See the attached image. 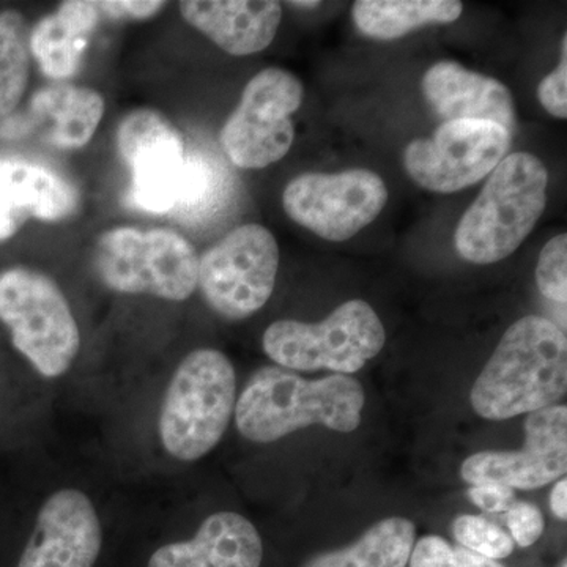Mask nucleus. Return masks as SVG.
I'll return each mask as SVG.
<instances>
[{
	"label": "nucleus",
	"mask_w": 567,
	"mask_h": 567,
	"mask_svg": "<svg viewBox=\"0 0 567 567\" xmlns=\"http://www.w3.org/2000/svg\"><path fill=\"white\" fill-rule=\"evenodd\" d=\"M566 391V334L546 317L527 316L507 328L470 402L481 417L505 421L557 405Z\"/></svg>",
	"instance_id": "1"
},
{
	"label": "nucleus",
	"mask_w": 567,
	"mask_h": 567,
	"mask_svg": "<svg viewBox=\"0 0 567 567\" xmlns=\"http://www.w3.org/2000/svg\"><path fill=\"white\" fill-rule=\"evenodd\" d=\"M364 390L353 377L308 380L279 365L254 372L237 398L235 424L244 439L274 443L311 425L353 432L361 423Z\"/></svg>",
	"instance_id": "2"
},
{
	"label": "nucleus",
	"mask_w": 567,
	"mask_h": 567,
	"mask_svg": "<svg viewBox=\"0 0 567 567\" xmlns=\"http://www.w3.org/2000/svg\"><path fill=\"white\" fill-rule=\"evenodd\" d=\"M547 186V169L537 156L507 155L457 224L462 259L491 265L516 251L546 210Z\"/></svg>",
	"instance_id": "3"
},
{
	"label": "nucleus",
	"mask_w": 567,
	"mask_h": 567,
	"mask_svg": "<svg viewBox=\"0 0 567 567\" xmlns=\"http://www.w3.org/2000/svg\"><path fill=\"white\" fill-rule=\"evenodd\" d=\"M237 404L233 361L216 349L186 354L171 377L158 417L164 451L175 461L196 462L221 442Z\"/></svg>",
	"instance_id": "4"
},
{
	"label": "nucleus",
	"mask_w": 567,
	"mask_h": 567,
	"mask_svg": "<svg viewBox=\"0 0 567 567\" xmlns=\"http://www.w3.org/2000/svg\"><path fill=\"white\" fill-rule=\"evenodd\" d=\"M0 323L11 347L44 379L65 375L80 353V327L65 295L33 268L0 271Z\"/></svg>",
	"instance_id": "5"
},
{
	"label": "nucleus",
	"mask_w": 567,
	"mask_h": 567,
	"mask_svg": "<svg viewBox=\"0 0 567 567\" xmlns=\"http://www.w3.org/2000/svg\"><path fill=\"white\" fill-rule=\"evenodd\" d=\"M382 320L371 305L350 300L319 323L278 320L265 330L264 352L287 371L320 369L349 375L385 347Z\"/></svg>",
	"instance_id": "6"
},
{
	"label": "nucleus",
	"mask_w": 567,
	"mask_h": 567,
	"mask_svg": "<svg viewBox=\"0 0 567 567\" xmlns=\"http://www.w3.org/2000/svg\"><path fill=\"white\" fill-rule=\"evenodd\" d=\"M95 270L114 292L181 303L197 289L199 256L175 230L117 227L100 237Z\"/></svg>",
	"instance_id": "7"
},
{
	"label": "nucleus",
	"mask_w": 567,
	"mask_h": 567,
	"mask_svg": "<svg viewBox=\"0 0 567 567\" xmlns=\"http://www.w3.org/2000/svg\"><path fill=\"white\" fill-rule=\"evenodd\" d=\"M278 270L275 235L260 224H244L199 257L197 287L216 315L245 320L268 303Z\"/></svg>",
	"instance_id": "8"
},
{
	"label": "nucleus",
	"mask_w": 567,
	"mask_h": 567,
	"mask_svg": "<svg viewBox=\"0 0 567 567\" xmlns=\"http://www.w3.org/2000/svg\"><path fill=\"white\" fill-rule=\"evenodd\" d=\"M303 95V84L290 71L257 73L219 134L227 158L240 169H264L281 162L295 140L290 115L300 110Z\"/></svg>",
	"instance_id": "9"
},
{
	"label": "nucleus",
	"mask_w": 567,
	"mask_h": 567,
	"mask_svg": "<svg viewBox=\"0 0 567 567\" xmlns=\"http://www.w3.org/2000/svg\"><path fill=\"white\" fill-rule=\"evenodd\" d=\"M513 133L498 123L451 121L406 145V174L427 192L451 194L483 181L506 158Z\"/></svg>",
	"instance_id": "10"
},
{
	"label": "nucleus",
	"mask_w": 567,
	"mask_h": 567,
	"mask_svg": "<svg viewBox=\"0 0 567 567\" xmlns=\"http://www.w3.org/2000/svg\"><path fill=\"white\" fill-rule=\"evenodd\" d=\"M388 203L385 182L368 169L298 175L282 193L293 223L328 241H347L375 221Z\"/></svg>",
	"instance_id": "11"
},
{
	"label": "nucleus",
	"mask_w": 567,
	"mask_h": 567,
	"mask_svg": "<svg viewBox=\"0 0 567 567\" xmlns=\"http://www.w3.org/2000/svg\"><path fill=\"white\" fill-rule=\"evenodd\" d=\"M117 152L132 171L130 203L152 213L181 204L188 159L181 132L153 110L130 112L118 125Z\"/></svg>",
	"instance_id": "12"
},
{
	"label": "nucleus",
	"mask_w": 567,
	"mask_h": 567,
	"mask_svg": "<svg viewBox=\"0 0 567 567\" xmlns=\"http://www.w3.org/2000/svg\"><path fill=\"white\" fill-rule=\"evenodd\" d=\"M567 472V409L529 413L522 451H483L465 458L461 476L472 486L499 484L520 491L548 486Z\"/></svg>",
	"instance_id": "13"
},
{
	"label": "nucleus",
	"mask_w": 567,
	"mask_h": 567,
	"mask_svg": "<svg viewBox=\"0 0 567 567\" xmlns=\"http://www.w3.org/2000/svg\"><path fill=\"white\" fill-rule=\"evenodd\" d=\"M103 548L99 511L80 488L47 496L13 567H95Z\"/></svg>",
	"instance_id": "14"
},
{
	"label": "nucleus",
	"mask_w": 567,
	"mask_h": 567,
	"mask_svg": "<svg viewBox=\"0 0 567 567\" xmlns=\"http://www.w3.org/2000/svg\"><path fill=\"white\" fill-rule=\"evenodd\" d=\"M80 207V194L54 171L20 158H0V241L29 218L55 223Z\"/></svg>",
	"instance_id": "15"
},
{
	"label": "nucleus",
	"mask_w": 567,
	"mask_h": 567,
	"mask_svg": "<svg viewBox=\"0 0 567 567\" xmlns=\"http://www.w3.org/2000/svg\"><path fill=\"white\" fill-rule=\"evenodd\" d=\"M421 87L427 103L446 122H494L513 133V93L494 78L466 70L457 62L442 61L425 71Z\"/></svg>",
	"instance_id": "16"
},
{
	"label": "nucleus",
	"mask_w": 567,
	"mask_h": 567,
	"mask_svg": "<svg viewBox=\"0 0 567 567\" xmlns=\"http://www.w3.org/2000/svg\"><path fill=\"white\" fill-rule=\"evenodd\" d=\"M178 7L183 20L237 58L267 50L282 20L276 0H185Z\"/></svg>",
	"instance_id": "17"
},
{
	"label": "nucleus",
	"mask_w": 567,
	"mask_h": 567,
	"mask_svg": "<svg viewBox=\"0 0 567 567\" xmlns=\"http://www.w3.org/2000/svg\"><path fill=\"white\" fill-rule=\"evenodd\" d=\"M262 537L238 513L223 511L205 518L188 540L153 551L147 567H260Z\"/></svg>",
	"instance_id": "18"
},
{
	"label": "nucleus",
	"mask_w": 567,
	"mask_h": 567,
	"mask_svg": "<svg viewBox=\"0 0 567 567\" xmlns=\"http://www.w3.org/2000/svg\"><path fill=\"white\" fill-rule=\"evenodd\" d=\"M102 20L96 2L66 0L29 32V52L44 76L66 82L80 71L82 54Z\"/></svg>",
	"instance_id": "19"
},
{
	"label": "nucleus",
	"mask_w": 567,
	"mask_h": 567,
	"mask_svg": "<svg viewBox=\"0 0 567 567\" xmlns=\"http://www.w3.org/2000/svg\"><path fill=\"white\" fill-rule=\"evenodd\" d=\"M33 115L50 123L48 141L62 151L81 148L92 141L104 114L102 93L70 82H58L37 92Z\"/></svg>",
	"instance_id": "20"
},
{
	"label": "nucleus",
	"mask_w": 567,
	"mask_h": 567,
	"mask_svg": "<svg viewBox=\"0 0 567 567\" xmlns=\"http://www.w3.org/2000/svg\"><path fill=\"white\" fill-rule=\"evenodd\" d=\"M457 0H360L352 17L358 31L369 39L398 40L429 24H450L461 18Z\"/></svg>",
	"instance_id": "21"
},
{
	"label": "nucleus",
	"mask_w": 567,
	"mask_h": 567,
	"mask_svg": "<svg viewBox=\"0 0 567 567\" xmlns=\"http://www.w3.org/2000/svg\"><path fill=\"white\" fill-rule=\"evenodd\" d=\"M415 536V525L406 518H385L352 546L317 555L303 567H406Z\"/></svg>",
	"instance_id": "22"
},
{
	"label": "nucleus",
	"mask_w": 567,
	"mask_h": 567,
	"mask_svg": "<svg viewBox=\"0 0 567 567\" xmlns=\"http://www.w3.org/2000/svg\"><path fill=\"white\" fill-rule=\"evenodd\" d=\"M31 52L24 17L18 10L0 11V118L20 104L29 82Z\"/></svg>",
	"instance_id": "23"
},
{
	"label": "nucleus",
	"mask_w": 567,
	"mask_h": 567,
	"mask_svg": "<svg viewBox=\"0 0 567 567\" xmlns=\"http://www.w3.org/2000/svg\"><path fill=\"white\" fill-rule=\"evenodd\" d=\"M453 535L461 547L494 561L507 558L514 551L509 533L481 516H458L453 522Z\"/></svg>",
	"instance_id": "24"
},
{
	"label": "nucleus",
	"mask_w": 567,
	"mask_h": 567,
	"mask_svg": "<svg viewBox=\"0 0 567 567\" xmlns=\"http://www.w3.org/2000/svg\"><path fill=\"white\" fill-rule=\"evenodd\" d=\"M410 567H505L464 547L451 546L440 536H424L413 546Z\"/></svg>",
	"instance_id": "25"
},
{
	"label": "nucleus",
	"mask_w": 567,
	"mask_h": 567,
	"mask_svg": "<svg viewBox=\"0 0 567 567\" xmlns=\"http://www.w3.org/2000/svg\"><path fill=\"white\" fill-rule=\"evenodd\" d=\"M536 284L547 300L566 305L567 301V235L551 238L536 265Z\"/></svg>",
	"instance_id": "26"
},
{
	"label": "nucleus",
	"mask_w": 567,
	"mask_h": 567,
	"mask_svg": "<svg viewBox=\"0 0 567 567\" xmlns=\"http://www.w3.org/2000/svg\"><path fill=\"white\" fill-rule=\"evenodd\" d=\"M506 522L514 544L522 548L533 546L546 528L539 507L527 502L514 503L507 509Z\"/></svg>",
	"instance_id": "27"
},
{
	"label": "nucleus",
	"mask_w": 567,
	"mask_h": 567,
	"mask_svg": "<svg viewBox=\"0 0 567 567\" xmlns=\"http://www.w3.org/2000/svg\"><path fill=\"white\" fill-rule=\"evenodd\" d=\"M537 99L548 114L567 118V35L563 37L561 61L537 87Z\"/></svg>",
	"instance_id": "28"
},
{
	"label": "nucleus",
	"mask_w": 567,
	"mask_h": 567,
	"mask_svg": "<svg viewBox=\"0 0 567 567\" xmlns=\"http://www.w3.org/2000/svg\"><path fill=\"white\" fill-rule=\"evenodd\" d=\"M166 2L158 0H106L96 2L100 13L111 20L145 21L158 14Z\"/></svg>",
	"instance_id": "29"
},
{
	"label": "nucleus",
	"mask_w": 567,
	"mask_h": 567,
	"mask_svg": "<svg viewBox=\"0 0 567 567\" xmlns=\"http://www.w3.org/2000/svg\"><path fill=\"white\" fill-rule=\"evenodd\" d=\"M468 496L473 505L486 513H507V509L516 503L513 488L499 486V484L470 487Z\"/></svg>",
	"instance_id": "30"
},
{
	"label": "nucleus",
	"mask_w": 567,
	"mask_h": 567,
	"mask_svg": "<svg viewBox=\"0 0 567 567\" xmlns=\"http://www.w3.org/2000/svg\"><path fill=\"white\" fill-rule=\"evenodd\" d=\"M550 507L551 513L559 518L566 520L567 518V481L566 477L557 481L555 487L550 492Z\"/></svg>",
	"instance_id": "31"
},
{
	"label": "nucleus",
	"mask_w": 567,
	"mask_h": 567,
	"mask_svg": "<svg viewBox=\"0 0 567 567\" xmlns=\"http://www.w3.org/2000/svg\"><path fill=\"white\" fill-rule=\"evenodd\" d=\"M287 6H292L295 9L311 10L320 6V2H287Z\"/></svg>",
	"instance_id": "32"
},
{
	"label": "nucleus",
	"mask_w": 567,
	"mask_h": 567,
	"mask_svg": "<svg viewBox=\"0 0 567 567\" xmlns=\"http://www.w3.org/2000/svg\"><path fill=\"white\" fill-rule=\"evenodd\" d=\"M3 402V385H2V377H0V409H2Z\"/></svg>",
	"instance_id": "33"
},
{
	"label": "nucleus",
	"mask_w": 567,
	"mask_h": 567,
	"mask_svg": "<svg viewBox=\"0 0 567 567\" xmlns=\"http://www.w3.org/2000/svg\"><path fill=\"white\" fill-rule=\"evenodd\" d=\"M561 567H567L566 563H563V566Z\"/></svg>",
	"instance_id": "34"
}]
</instances>
